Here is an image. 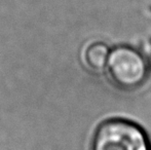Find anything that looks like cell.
I'll return each instance as SVG.
<instances>
[{"label":"cell","instance_id":"3957f363","mask_svg":"<svg viewBox=\"0 0 151 150\" xmlns=\"http://www.w3.org/2000/svg\"><path fill=\"white\" fill-rule=\"evenodd\" d=\"M110 50L107 44L102 41H96L86 46L83 54L86 65L93 71L99 72L105 69Z\"/></svg>","mask_w":151,"mask_h":150},{"label":"cell","instance_id":"6da1fadb","mask_svg":"<svg viewBox=\"0 0 151 150\" xmlns=\"http://www.w3.org/2000/svg\"><path fill=\"white\" fill-rule=\"evenodd\" d=\"M105 69L110 81L124 90L139 88L148 75L145 57L136 48L124 44L110 50Z\"/></svg>","mask_w":151,"mask_h":150},{"label":"cell","instance_id":"7a4b0ae2","mask_svg":"<svg viewBox=\"0 0 151 150\" xmlns=\"http://www.w3.org/2000/svg\"><path fill=\"white\" fill-rule=\"evenodd\" d=\"M91 150H151V147L141 126L122 118H112L98 126Z\"/></svg>","mask_w":151,"mask_h":150}]
</instances>
